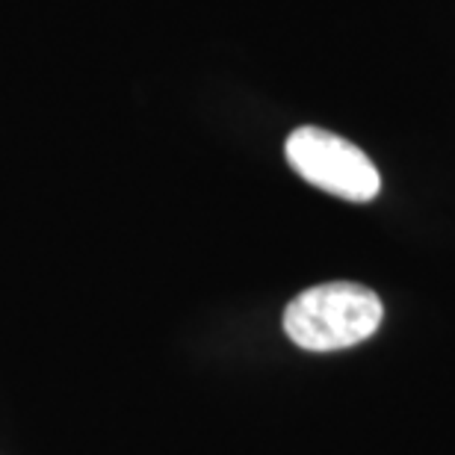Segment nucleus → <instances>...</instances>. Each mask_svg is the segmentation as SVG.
I'll return each mask as SVG.
<instances>
[{
  "mask_svg": "<svg viewBox=\"0 0 455 455\" xmlns=\"http://www.w3.org/2000/svg\"><path fill=\"white\" fill-rule=\"evenodd\" d=\"M284 154L299 178L346 202H372L381 189L376 163L355 142L323 127H296L287 136Z\"/></svg>",
  "mask_w": 455,
  "mask_h": 455,
  "instance_id": "2",
  "label": "nucleus"
},
{
  "mask_svg": "<svg viewBox=\"0 0 455 455\" xmlns=\"http://www.w3.org/2000/svg\"><path fill=\"white\" fill-rule=\"evenodd\" d=\"M385 316L381 299L370 287L331 281L302 290L284 311V331L299 349L338 352L376 334Z\"/></svg>",
  "mask_w": 455,
  "mask_h": 455,
  "instance_id": "1",
  "label": "nucleus"
}]
</instances>
